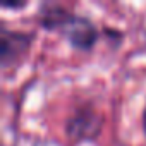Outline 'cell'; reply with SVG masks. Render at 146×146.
Instances as JSON below:
<instances>
[{
    "label": "cell",
    "mask_w": 146,
    "mask_h": 146,
    "mask_svg": "<svg viewBox=\"0 0 146 146\" xmlns=\"http://www.w3.org/2000/svg\"><path fill=\"white\" fill-rule=\"evenodd\" d=\"M41 23L46 29L60 31L74 48L90 50L96 41V28L86 17L74 16L58 5H53L50 11H43Z\"/></svg>",
    "instance_id": "obj_1"
},
{
    "label": "cell",
    "mask_w": 146,
    "mask_h": 146,
    "mask_svg": "<svg viewBox=\"0 0 146 146\" xmlns=\"http://www.w3.org/2000/svg\"><path fill=\"white\" fill-rule=\"evenodd\" d=\"M31 38L24 33L9 31L7 28L0 29V58H2V69H9L11 65L17 64L28 53Z\"/></svg>",
    "instance_id": "obj_2"
},
{
    "label": "cell",
    "mask_w": 146,
    "mask_h": 146,
    "mask_svg": "<svg viewBox=\"0 0 146 146\" xmlns=\"http://www.w3.org/2000/svg\"><path fill=\"white\" fill-rule=\"evenodd\" d=\"M100 124L96 120V115L91 112H79L69 124V131L72 136H93L98 132Z\"/></svg>",
    "instance_id": "obj_3"
},
{
    "label": "cell",
    "mask_w": 146,
    "mask_h": 146,
    "mask_svg": "<svg viewBox=\"0 0 146 146\" xmlns=\"http://www.w3.org/2000/svg\"><path fill=\"white\" fill-rule=\"evenodd\" d=\"M143 129L146 132V105H144V112H143Z\"/></svg>",
    "instance_id": "obj_4"
}]
</instances>
